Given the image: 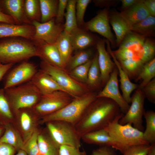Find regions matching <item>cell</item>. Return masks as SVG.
I'll return each mask as SVG.
<instances>
[{
  "instance_id": "obj_5",
  "label": "cell",
  "mask_w": 155,
  "mask_h": 155,
  "mask_svg": "<svg viewBox=\"0 0 155 155\" xmlns=\"http://www.w3.org/2000/svg\"><path fill=\"white\" fill-rule=\"evenodd\" d=\"M40 69L51 75L64 91L75 98L91 91L86 84L71 77L66 70L41 61Z\"/></svg>"
},
{
  "instance_id": "obj_22",
  "label": "cell",
  "mask_w": 155,
  "mask_h": 155,
  "mask_svg": "<svg viewBox=\"0 0 155 155\" xmlns=\"http://www.w3.org/2000/svg\"><path fill=\"white\" fill-rule=\"evenodd\" d=\"M119 13L130 28L133 25L150 16L143 0H140L137 3Z\"/></svg>"
},
{
  "instance_id": "obj_46",
  "label": "cell",
  "mask_w": 155,
  "mask_h": 155,
  "mask_svg": "<svg viewBox=\"0 0 155 155\" xmlns=\"http://www.w3.org/2000/svg\"><path fill=\"white\" fill-rule=\"evenodd\" d=\"M143 2L150 16H155V0H143Z\"/></svg>"
},
{
  "instance_id": "obj_32",
  "label": "cell",
  "mask_w": 155,
  "mask_h": 155,
  "mask_svg": "<svg viewBox=\"0 0 155 155\" xmlns=\"http://www.w3.org/2000/svg\"><path fill=\"white\" fill-rule=\"evenodd\" d=\"M76 0H68L65 14V21L64 24V31L69 34L78 27L76 16Z\"/></svg>"
},
{
  "instance_id": "obj_40",
  "label": "cell",
  "mask_w": 155,
  "mask_h": 155,
  "mask_svg": "<svg viewBox=\"0 0 155 155\" xmlns=\"http://www.w3.org/2000/svg\"><path fill=\"white\" fill-rule=\"evenodd\" d=\"M150 145H134L128 147L123 154V155H147Z\"/></svg>"
},
{
  "instance_id": "obj_10",
  "label": "cell",
  "mask_w": 155,
  "mask_h": 155,
  "mask_svg": "<svg viewBox=\"0 0 155 155\" xmlns=\"http://www.w3.org/2000/svg\"><path fill=\"white\" fill-rule=\"evenodd\" d=\"M145 96L141 89L135 90L131 96V105L126 113L119 120L123 125L130 124L135 128L143 132V117L145 112Z\"/></svg>"
},
{
  "instance_id": "obj_11",
  "label": "cell",
  "mask_w": 155,
  "mask_h": 155,
  "mask_svg": "<svg viewBox=\"0 0 155 155\" xmlns=\"http://www.w3.org/2000/svg\"><path fill=\"white\" fill-rule=\"evenodd\" d=\"M38 70L34 64L22 61L12 69L7 74L3 88L15 87L30 81Z\"/></svg>"
},
{
  "instance_id": "obj_6",
  "label": "cell",
  "mask_w": 155,
  "mask_h": 155,
  "mask_svg": "<svg viewBox=\"0 0 155 155\" xmlns=\"http://www.w3.org/2000/svg\"><path fill=\"white\" fill-rule=\"evenodd\" d=\"M124 115L122 112L120 113L104 129L111 137L127 148L134 145H150L145 139L143 132L131 124L122 125L119 123V120Z\"/></svg>"
},
{
  "instance_id": "obj_41",
  "label": "cell",
  "mask_w": 155,
  "mask_h": 155,
  "mask_svg": "<svg viewBox=\"0 0 155 155\" xmlns=\"http://www.w3.org/2000/svg\"><path fill=\"white\" fill-rule=\"evenodd\" d=\"M145 98L151 103H155V78H154L141 89Z\"/></svg>"
},
{
  "instance_id": "obj_38",
  "label": "cell",
  "mask_w": 155,
  "mask_h": 155,
  "mask_svg": "<svg viewBox=\"0 0 155 155\" xmlns=\"http://www.w3.org/2000/svg\"><path fill=\"white\" fill-rule=\"evenodd\" d=\"M40 131L39 129H36L24 143L22 150L27 155H39L38 138Z\"/></svg>"
},
{
  "instance_id": "obj_43",
  "label": "cell",
  "mask_w": 155,
  "mask_h": 155,
  "mask_svg": "<svg viewBox=\"0 0 155 155\" xmlns=\"http://www.w3.org/2000/svg\"><path fill=\"white\" fill-rule=\"evenodd\" d=\"M68 0H59L57 14L55 18V22L57 24H62L66 9Z\"/></svg>"
},
{
  "instance_id": "obj_49",
  "label": "cell",
  "mask_w": 155,
  "mask_h": 155,
  "mask_svg": "<svg viewBox=\"0 0 155 155\" xmlns=\"http://www.w3.org/2000/svg\"><path fill=\"white\" fill-rule=\"evenodd\" d=\"M140 1L138 0H121V2L122 9L123 10H125L139 2Z\"/></svg>"
},
{
  "instance_id": "obj_28",
  "label": "cell",
  "mask_w": 155,
  "mask_h": 155,
  "mask_svg": "<svg viewBox=\"0 0 155 155\" xmlns=\"http://www.w3.org/2000/svg\"><path fill=\"white\" fill-rule=\"evenodd\" d=\"M86 84L91 91L98 89L101 85V74L98 61L97 53L92 59Z\"/></svg>"
},
{
  "instance_id": "obj_18",
  "label": "cell",
  "mask_w": 155,
  "mask_h": 155,
  "mask_svg": "<svg viewBox=\"0 0 155 155\" xmlns=\"http://www.w3.org/2000/svg\"><path fill=\"white\" fill-rule=\"evenodd\" d=\"M35 32L34 27L32 24L0 23V39L19 37L32 40Z\"/></svg>"
},
{
  "instance_id": "obj_44",
  "label": "cell",
  "mask_w": 155,
  "mask_h": 155,
  "mask_svg": "<svg viewBox=\"0 0 155 155\" xmlns=\"http://www.w3.org/2000/svg\"><path fill=\"white\" fill-rule=\"evenodd\" d=\"M115 149L107 146H101L93 150L91 155H117Z\"/></svg>"
},
{
  "instance_id": "obj_4",
  "label": "cell",
  "mask_w": 155,
  "mask_h": 155,
  "mask_svg": "<svg viewBox=\"0 0 155 155\" xmlns=\"http://www.w3.org/2000/svg\"><path fill=\"white\" fill-rule=\"evenodd\" d=\"M4 89L14 113L21 109L33 107L42 95L31 81Z\"/></svg>"
},
{
  "instance_id": "obj_13",
  "label": "cell",
  "mask_w": 155,
  "mask_h": 155,
  "mask_svg": "<svg viewBox=\"0 0 155 155\" xmlns=\"http://www.w3.org/2000/svg\"><path fill=\"white\" fill-rule=\"evenodd\" d=\"M118 73L115 66L103 90L97 94V98L110 99L116 102L123 113H125L130 105L123 98L119 90Z\"/></svg>"
},
{
  "instance_id": "obj_52",
  "label": "cell",
  "mask_w": 155,
  "mask_h": 155,
  "mask_svg": "<svg viewBox=\"0 0 155 155\" xmlns=\"http://www.w3.org/2000/svg\"><path fill=\"white\" fill-rule=\"evenodd\" d=\"M5 130V127H0V137L2 136V134L4 133Z\"/></svg>"
},
{
  "instance_id": "obj_15",
  "label": "cell",
  "mask_w": 155,
  "mask_h": 155,
  "mask_svg": "<svg viewBox=\"0 0 155 155\" xmlns=\"http://www.w3.org/2000/svg\"><path fill=\"white\" fill-rule=\"evenodd\" d=\"M81 139L86 144L110 146L122 154L127 149L120 142L111 137L104 128L84 134L81 135Z\"/></svg>"
},
{
  "instance_id": "obj_9",
  "label": "cell",
  "mask_w": 155,
  "mask_h": 155,
  "mask_svg": "<svg viewBox=\"0 0 155 155\" xmlns=\"http://www.w3.org/2000/svg\"><path fill=\"white\" fill-rule=\"evenodd\" d=\"M14 114L12 123L21 134L24 143L38 129L41 118L32 108L21 109Z\"/></svg>"
},
{
  "instance_id": "obj_27",
  "label": "cell",
  "mask_w": 155,
  "mask_h": 155,
  "mask_svg": "<svg viewBox=\"0 0 155 155\" xmlns=\"http://www.w3.org/2000/svg\"><path fill=\"white\" fill-rule=\"evenodd\" d=\"M55 43L66 67L74 50L71 43L69 34L63 30Z\"/></svg>"
},
{
  "instance_id": "obj_7",
  "label": "cell",
  "mask_w": 155,
  "mask_h": 155,
  "mask_svg": "<svg viewBox=\"0 0 155 155\" xmlns=\"http://www.w3.org/2000/svg\"><path fill=\"white\" fill-rule=\"evenodd\" d=\"M45 124L48 132L59 145L69 146L80 149L81 136L74 125L61 121H51Z\"/></svg>"
},
{
  "instance_id": "obj_37",
  "label": "cell",
  "mask_w": 155,
  "mask_h": 155,
  "mask_svg": "<svg viewBox=\"0 0 155 155\" xmlns=\"http://www.w3.org/2000/svg\"><path fill=\"white\" fill-rule=\"evenodd\" d=\"M91 61L92 59L87 63L75 68L68 73L70 76L76 80L86 84L88 73Z\"/></svg>"
},
{
  "instance_id": "obj_47",
  "label": "cell",
  "mask_w": 155,
  "mask_h": 155,
  "mask_svg": "<svg viewBox=\"0 0 155 155\" xmlns=\"http://www.w3.org/2000/svg\"><path fill=\"white\" fill-rule=\"evenodd\" d=\"M0 23L16 24L14 21L11 16L3 13L0 9Z\"/></svg>"
},
{
  "instance_id": "obj_39",
  "label": "cell",
  "mask_w": 155,
  "mask_h": 155,
  "mask_svg": "<svg viewBox=\"0 0 155 155\" xmlns=\"http://www.w3.org/2000/svg\"><path fill=\"white\" fill-rule=\"evenodd\" d=\"M90 0H76V16L78 27L83 26L85 22L84 17L87 6L91 2Z\"/></svg>"
},
{
  "instance_id": "obj_21",
  "label": "cell",
  "mask_w": 155,
  "mask_h": 155,
  "mask_svg": "<svg viewBox=\"0 0 155 155\" xmlns=\"http://www.w3.org/2000/svg\"><path fill=\"white\" fill-rule=\"evenodd\" d=\"M31 81L42 95L58 90L64 91L51 75L40 69L38 70Z\"/></svg>"
},
{
  "instance_id": "obj_3",
  "label": "cell",
  "mask_w": 155,
  "mask_h": 155,
  "mask_svg": "<svg viewBox=\"0 0 155 155\" xmlns=\"http://www.w3.org/2000/svg\"><path fill=\"white\" fill-rule=\"evenodd\" d=\"M97 94L91 91L84 95L73 98L71 102L59 110L42 117L40 123L61 121L75 125L88 106L96 98Z\"/></svg>"
},
{
  "instance_id": "obj_17",
  "label": "cell",
  "mask_w": 155,
  "mask_h": 155,
  "mask_svg": "<svg viewBox=\"0 0 155 155\" xmlns=\"http://www.w3.org/2000/svg\"><path fill=\"white\" fill-rule=\"evenodd\" d=\"M24 3V0H0V9L11 16L16 24L32 25L26 16Z\"/></svg>"
},
{
  "instance_id": "obj_24",
  "label": "cell",
  "mask_w": 155,
  "mask_h": 155,
  "mask_svg": "<svg viewBox=\"0 0 155 155\" xmlns=\"http://www.w3.org/2000/svg\"><path fill=\"white\" fill-rule=\"evenodd\" d=\"M38 142L39 155H58L60 146L53 139L46 129L40 130Z\"/></svg>"
},
{
  "instance_id": "obj_14",
  "label": "cell",
  "mask_w": 155,
  "mask_h": 155,
  "mask_svg": "<svg viewBox=\"0 0 155 155\" xmlns=\"http://www.w3.org/2000/svg\"><path fill=\"white\" fill-rule=\"evenodd\" d=\"M108 8H105L89 21L85 22L83 26L87 31L95 32L105 38L112 45L115 40L110 25Z\"/></svg>"
},
{
  "instance_id": "obj_36",
  "label": "cell",
  "mask_w": 155,
  "mask_h": 155,
  "mask_svg": "<svg viewBox=\"0 0 155 155\" xmlns=\"http://www.w3.org/2000/svg\"><path fill=\"white\" fill-rule=\"evenodd\" d=\"M0 118L5 121V124L12 123L14 118V113L3 88L0 89Z\"/></svg>"
},
{
  "instance_id": "obj_34",
  "label": "cell",
  "mask_w": 155,
  "mask_h": 155,
  "mask_svg": "<svg viewBox=\"0 0 155 155\" xmlns=\"http://www.w3.org/2000/svg\"><path fill=\"white\" fill-rule=\"evenodd\" d=\"M144 116L146 123L144 137L150 144L155 143V112L152 110L145 111Z\"/></svg>"
},
{
  "instance_id": "obj_33",
  "label": "cell",
  "mask_w": 155,
  "mask_h": 155,
  "mask_svg": "<svg viewBox=\"0 0 155 155\" xmlns=\"http://www.w3.org/2000/svg\"><path fill=\"white\" fill-rule=\"evenodd\" d=\"M92 54L91 49L79 50L71 57L66 65V71L69 72L75 68L87 63L91 60Z\"/></svg>"
},
{
  "instance_id": "obj_12",
  "label": "cell",
  "mask_w": 155,
  "mask_h": 155,
  "mask_svg": "<svg viewBox=\"0 0 155 155\" xmlns=\"http://www.w3.org/2000/svg\"><path fill=\"white\" fill-rule=\"evenodd\" d=\"M32 25L35 29L33 41H41L50 44L55 43L63 31L64 24L55 23V18L44 23L34 21Z\"/></svg>"
},
{
  "instance_id": "obj_25",
  "label": "cell",
  "mask_w": 155,
  "mask_h": 155,
  "mask_svg": "<svg viewBox=\"0 0 155 155\" xmlns=\"http://www.w3.org/2000/svg\"><path fill=\"white\" fill-rule=\"evenodd\" d=\"M3 134L0 137V143L9 144L15 148L17 152L22 150L24 142L19 132L12 123L5 124Z\"/></svg>"
},
{
  "instance_id": "obj_48",
  "label": "cell",
  "mask_w": 155,
  "mask_h": 155,
  "mask_svg": "<svg viewBox=\"0 0 155 155\" xmlns=\"http://www.w3.org/2000/svg\"><path fill=\"white\" fill-rule=\"evenodd\" d=\"M13 64L8 63L0 65V81L6 73L12 67Z\"/></svg>"
},
{
  "instance_id": "obj_19",
  "label": "cell",
  "mask_w": 155,
  "mask_h": 155,
  "mask_svg": "<svg viewBox=\"0 0 155 155\" xmlns=\"http://www.w3.org/2000/svg\"><path fill=\"white\" fill-rule=\"evenodd\" d=\"M33 42L38 47V57L41 61L66 70V66L55 43L48 44L41 41H33Z\"/></svg>"
},
{
  "instance_id": "obj_30",
  "label": "cell",
  "mask_w": 155,
  "mask_h": 155,
  "mask_svg": "<svg viewBox=\"0 0 155 155\" xmlns=\"http://www.w3.org/2000/svg\"><path fill=\"white\" fill-rule=\"evenodd\" d=\"M41 12L40 22L44 23L56 17L59 0H39Z\"/></svg>"
},
{
  "instance_id": "obj_23",
  "label": "cell",
  "mask_w": 155,
  "mask_h": 155,
  "mask_svg": "<svg viewBox=\"0 0 155 155\" xmlns=\"http://www.w3.org/2000/svg\"><path fill=\"white\" fill-rule=\"evenodd\" d=\"M71 43L74 50L85 49L95 43L96 41L94 36L87 30L78 27L69 34Z\"/></svg>"
},
{
  "instance_id": "obj_53",
  "label": "cell",
  "mask_w": 155,
  "mask_h": 155,
  "mask_svg": "<svg viewBox=\"0 0 155 155\" xmlns=\"http://www.w3.org/2000/svg\"><path fill=\"white\" fill-rule=\"evenodd\" d=\"M1 64V63H0V65L1 64Z\"/></svg>"
},
{
  "instance_id": "obj_45",
  "label": "cell",
  "mask_w": 155,
  "mask_h": 155,
  "mask_svg": "<svg viewBox=\"0 0 155 155\" xmlns=\"http://www.w3.org/2000/svg\"><path fill=\"white\" fill-rule=\"evenodd\" d=\"M17 152L12 146L4 143H0V155H15Z\"/></svg>"
},
{
  "instance_id": "obj_1",
  "label": "cell",
  "mask_w": 155,
  "mask_h": 155,
  "mask_svg": "<svg viewBox=\"0 0 155 155\" xmlns=\"http://www.w3.org/2000/svg\"><path fill=\"white\" fill-rule=\"evenodd\" d=\"M121 113L118 105L112 100L97 98L88 106L74 126L81 136L104 128Z\"/></svg>"
},
{
  "instance_id": "obj_2",
  "label": "cell",
  "mask_w": 155,
  "mask_h": 155,
  "mask_svg": "<svg viewBox=\"0 0 155 155\" xmlns=\"http://www.w3.org/2000/svg\"><path fill=\"white\" fill-rule=\"evenodd\" d=\"M27 40L11 38L0 41V63L14 64L38 57L37 45Z\"/></svg>"
},
{
  "instance_id": "obj_50",
  "label": "cell",
  "mask_w": 155,
  "mask_h": 155,
  "mask_svg": "<svg viewBox=\"0 0 155 155\" xmlns=\"http://www.w3.org/2000/svg\"><path fill=\"white\" fill-rule=\"evenodd\" d=\"M147 155H155V143L150 145V148Z\"/></svg>"
},
{
  "instance_id": "obj_42",
  "label": "cell",
  "mask_w": 155,
  "mask_h": 155,
  "mask_svg": "<svg viewBox=\"0 0 155 155\" xmlns=\"http://www.w3.org/2000/svg\"><path fill=\"white\" fill-rule=\"evenodd\" d=\"M80 149L67 145H61L59 147L58 155H87L84 151Z\"/></svg>"
},
{
  "instance_id": "obj_20",
  "label": "cell",
  "mask_w": 155,
  "mask_h": 155,
  "mask_svg": "<svg viewBox=\"0 0 155 155\" xmlns=\"http://www.w3.org/2000/svg\"><path fill=\"white\" fill-rule=\"evenodd\" d=\"M106 43L107 45V50L112 57L118 71V75L120 77L119 81L120 84L121 89L122 91V95L125 100L129 104L131 102V93L133 91L138 88L139 85L131 81L128 74L123 69L114 55L112 50L111 49L109 42L106 41Z\"/></svg>"
},
{
  "instance_id": "obj_35",
  "label": "cell",
  "mask_w": 155,
  "mask_h": 155,
  "mask_svg": "<svg viewBox=\"0 0 155 155\" xmlns=\"http://www.w3.org/2000/svg\"><path fill=\"white\" fill-rule=\"evenodd\" d=\"M24 9L26 16L31 22H40L41 12L39 0H25Z\"/></svg>"
},
{
  "instance_id": "obj_16",
  "label": "cell",
  "mask_w": 155,
  "mask_h": 155,
  "mask_svg": "<svg viewBox=\"0 0 155 155\" xmlns=\"http://www.w3.org/2000/svg\"><path fill=\"white\" fill-rule=\"evenodd\" d=\"M105 43V41L102 40L97 41L96 43L98 61L102 86H104L115 67L114 63L110 58V55L106 49Z\"/></svg>"
},
{
  "instance_id": "obj_26",
  "label": "cell",
  "mask_w": 155,
  "mask_h": 155,
  "mask_svg": "<svg viewBox=\"0 0 155 155\" xmlns=\"http://www.w3.org/2000/svg\"><path fill=\"white\" fill-rule=\"evenodd\" d=\"M109 22L115 33L116 43L119 46L126 36L131 31L128 24L120 13L114 12L109 14Z\"/></svg>"
},
{
  "instance_id": "obj_31",
  "label": "cell",
  "mask_w": 155,
  "mask_h": 155,
  "mask_svg": "<svg viewBox=\"0 0 155 155\" xmlns=\"http://www.w3.org/2000/svg\"><path fill=\"white\" fill-rule=\"evenodd\" d=\"M155 77V59H153L143 66L136 78V82L142 81L138 88L141 89Z\"/></svg>"
},
{
  "instance_id": "obj_8",
  "label": "cell",
  "mask_w": 155,
  "mask_h": 155,
  "mask_svg": "<svg viewBox=\"0 0 155 155\" xmlns=\"http://www.w3.org/2000/svg\"><path fill=\"white\" fill-rule=\"evenodd\" d=\"M73 98L65 92L56 91L42 95L32 108L41 119L59 110L71 102Z\"/></svg>"
},
{
  "instance_id": "obj_51",
  "label": "cell",
  "mask_w": 155,
  "mask_h": 155,
  "mask_svg": "<svg viewBox=\"0 0 155 155\" xmlns=\"http://www.w3.org/2000/svg\"><path fill=\"white\" fill-rule=\"evenodd\" d=\"M17 152V153L15 155H27L26 152L22 150H20Z\"/></svg>"
},
{
  "instance_id": "obj_29",
  "label": "cell",
  "mask_w": 155,
  "mask_h": 155,
  "mask_svg": "<svg viewBox=\"0 0 155 155\" xmlns=\"http://www.w3.org/2000/svg\"><path fill=\"white\" fill-rule=\"evenodd\" d=\"M155 17L150 16L140 22L133 25L130 30L144 37L154 36Z\"/></svg>"
}]
</instances>
